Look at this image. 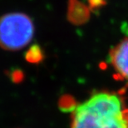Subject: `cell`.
Here are the masks:
<instances>
[{"instance_id": "6da1fadb", "label": "cell", "mask_w": 128, "mask_h": 128, "mask_svg": "<svg viewBox=\"0 0 128 128\" xmlns=\"http://www.w3.org/2000/svg\"><path fill=\"white\" fill-rule=\"evenodd\" d=\"M70 128H128V106L120 92L100 91L78 105Z\"/></svg>"}, {"instance_id": "7a4b0ae2", "label": "cell", "mask_w": 128, "mask_h": 128, "mask_svg": "<svg viewBox=\"0 0 128 128\" xmlns=\"http://www.w3.org/2000/svg\"><path fill=\"white\" fill-rule=\"evenodd\" d=\"M34 25L28 15L10 12L0 18V48L7 51L21 50L31 42Z\"/></svg>"}, {"instance_id": "3957f363", "label": "cell", "mask_w": 128, "mask_h": 128, "mask_svg": "<svg viewBox=\"0 0 128 128\" xmlns=\"http://www.w3.org/2000/svg\"><path fill=\"white\" fill-rule=\"evenodd\" d=\"M109 60L115 74L128 82V38L122 40L110 51Z\"/></svg>"}, {"instance_id": "277c9868", "label": "cell", "mask_w": 128, "mask_h": 128, "mask_svg": "<svg viewBox=\"0 0 128 128\" xmlns=\"http://www.w3.org/2000/svg\"><path fill=\"white\" fill-rule=\"evenodd\" d=\"M42 52H41L40 48L35 47L34 49H33V48H32L28 52V53L27 59L31 61V62H36L37 61H39L41 59V57H42Z\"/></svg>"}]
</instances>
